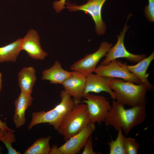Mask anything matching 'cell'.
Returning a JSON list of instances; mask_svg holds the SVG:
<instances>
[{
	"label": "cell",
	"instance_id": "cell-1",
	"mask_svg": "<svg viewBox=\"0 0 154 154\" xmlns=\"http://www.w3.org/2000/svg\"><path fill=\"white\" fill-rule=\"evenodd\" d=\"M146 115V104L126 109L124 105L113 100L104 122L106 125L116 131L121 129L127 135L132 129L144 121Z\"/></svg>",
	"mask_w": 154,
	"mask_h": 154
},
{
	"label": "cell",
	"instance_id": "cell-2",
	"mask_svg": "<svg viewBox=\"0 0 154 154\" xmlns=\"http://www.w3.org/2000/svg\"><path fill=\"white\" fill-rule=\"evenodd\" d=\"M110 84L116 101L124 106L133 107L146 104V94L148 90L142 83L137 85L112 78Z\"/></svg>",
	"mask_w": 154,
	"mask_h": 154
},
{
	"label": "cell",
	"instance_id": "cell-3",
	"mask_svg": "<svg viewBox=\"0 0 154 154\" xmlns=\"http://www.w3.org/2000/svg\"><path fill=\"white\" fill-rule=\"evenodd\" d=\"M74 101V106L64 116L56 130L63 136L65 141L90 123L87 105L80 102Z\"/></svg>",
	"mask_w": 154,
	"mask_h": 154
},
{
	"label": "cell",
	"instance_id": "cell-4",
	"mask_svg": "<svg viewBox=\"0 0 154 154\" xmlns=\"http://www.w3.org/2000/svg\"><path fill=\"white\" fill-rule=\"evenodd\" d=\"M61 101L54 108L48 111H43L32 113V119L28 126L31 129L36 125L47 123L56 130L63 118L73 107L75 101L64 90L61 91Z\"/></svg>",
	"mask_w": 154,
	"mask_h": 154
},
{
	"label": "cell",
	"instance_id": "cell-5",
	"mask_svg": "<svg viewBox=\"0 0 154 154\" xmlns=\"http://www.w3.org/2000/svg\"><path fill=\"white\" fill-rule=\"evenodd\" d=\"M80 102L87 105V110L90 123L101 125L107 118L111 106L105 97L88 93Z\"/></svg>",
	"mask_w": 154,
	"mask_h": 154
},
{
	"label": "cell",
	"instance_id": "cell-6",
	"mask_svg": "<svg viewBox=\"0 0 154 154\" xmlns=\"http://www.w3.org/2000/svg\"><path fill=\"white\" fill-rule=\"evenodd\" d=\"M107 0H88L87 2L82 5L66 2V7L70 11H82L89 14L95 25V31L98 35H103L106 32V25L102 17V7Z\"/></svg>",
	"mask_w": 154,
	"mask_h": 154
},
{
	"label": "cell",
	"instance_id": "cell-7",
	"mask_svg": "<svg viewBox=\"0 0 154 154\" xmlns=\"http://www.w3.org/2000/svg\"><path fill=\"white\" fill-rule=\"evenodd\" d=\"M112 44L106 41L101 43L98 49L95 52L87 54L77 61L70 67L73 71L80 72L86 77L94 72L96 66L102 58L106 56Z\"/></svg>",
	"mask_w": 154,
	"mask_h": 154
},
{
	"label": "cell",
	"instance_id": "cell-8",
	"mask_svg": "<svg viewBox=\"0 0 154 154\" xmlns=\"http://www.w3.org/2000/svg\"><path fill=\"white\" fill-rule=\"evenodd\" d=\"M130 17L129 15L126 23L122 31L117 35V41L113 46L109 50L106 56V58L102 62L101 64L106 65L112 61L119 58H124L129 61L133 62H138L146 57L145 54H136L129 52L126 49L124 44V39L126 33L129 27L127 23Z\"/></svg>",
	"mask_w": 154,
	"mask_h": 154
},
{
	"label": "cell",
	"instance_id": "cell-9",
	"mask_svg": "<svg viewBox=\"0 0 154 154\" xmlns=\"http://www.w3.org/2000/svg\"><path fill=\"white\" fill-rule=\"evenodd\" d=\"M126 65L115 59L106 65H99L96 67L94 72L101 76L121 78L137 84L142 83L139 78L128 70Z\"/></svg>",
	"mask_w": 154,
	"mask_h": 154
},
{
	"label": "cell",
	"instance_id": "cell-10",
	"mask_svg": "<svg viewBox=\"0 0 154 154\" xmlns=\"http://www.w3.org/2000/svg\"><path fill=\"white\" fill-rule=\"evenodd\" d=\"M95 129V124L90 123L59 147L62 154H76L84 147Z\"/></svg>",
	"mask_w": 154,
	"mask_h": 154
},
{
	"label": "cell",
	"instance_id": "cell-11",
	"mask_svg": "<svg viewBox=\"0 0 154 154\" xmlns=\"http://www.w3.org/2000/svg\"><path fill=\"white\" fill-rule=\"evenodd\" d=\"M21 48L25 51L30 57L35 60H43L48 53L42 49L40 37L37 32L33 29L28 31L22 38Z\"/></svg>",
	"mask_w": 154,
	"mask_h": 154
},
{
	"label": "cell",
	"instance_id": "cell-12",
	"mask_svg": "<svg viewBox=\"0 0 154 154\" xmlns=\"http://www.w3.org/2000/svg\"><path fill=\"white\" fill-rule=\"evenodd\" d=\"M86 77L82 73L72 72L71 76L66 79L62 85L64 90L76 101L80 102L83 98Z\"/></svg>",
	"mask_w": 154,
	"mask_h": 154
},
{
	"label": "cell",
	"instance_id": "cell-13",
	"mask_svg": "<svg viewBox=\"0 0 154 154\" xmlns=\"http://www.w3.org/2000/svg\"><path fill=\"white\" fill-rule=\"evenodd\" d=\"M112 78L100 76L92 73L89 74L86 76L83 97L90 92L99 93L102 92H105L108 93L113 100H115V94L110 84Z\"/></svg>",
	"mask_w": 154,
	"mask_h": 154
},
{
	"label": "cell",
	"instance_id": "cell-14",
	"mask_svg": "<svg viewBox=\"0 0 154 154\" xmlns=\"http://www.w3.org/2000/svg\"><path fill=\"white\" fill-rule=\"evenodd\" d=\"M33 99L31 94L21 91L20 94L14 102L15 110L13 120L17 128L25 123V112L31 106Z\"/></svg>",
	"mask_w": 154,
	"mask_h": 154
},
{
	"label": "cell",
	"instance_id": "cell-15",
	"mask_svg": "<svg viewBox=\"0 0 154 154\" xmlns=\"http://www.w3.org/2000/svg\"><path fill=\"white\" fill-rule=\"evenodd\" d=\"M154 59V52L148 57H146L136 64L132 65H126L128 70L136 76L140 80L142 83L147 87L148 90H153V86L147 79L148 74L147 70L152 61Z\"/></svg>",
	"mask_w": 154,
	"mask_h": 154
},
{
	"label": "cell",
	"instance_id": "cell-16",
	"mask_svg": "<svg viewBox=\"0 0 154 154\" xmlns=\"http://www.w3.org/2000/svg\"><path fill=\"white\" fill-rule=\"evenodd\" d=\"M72 74V72L63 69L60 62L56 60L50 68L42 72L41 79L49 81L52 84H62L63 82Z\"/></svg>",
	"mask_w": 154,
	"mask_h": 154
},
{
	"label": "cell",
	"instance_id": "cell-17",
	"mask_svg": "<svg viewBox=\"0 0 154 154\" xmlns=\"http://www.w3.org/2000/svg\"><path fill=\"white\" fill-rule=\"evenodd\" d=\"M36 70L32 66L24 67L18 74L19 86L21 91L31 94L37 80Z\"/></svg>",
	"mask_w": 154,
	"mask_h": 154
},
{
	"label": "cell",
	"instance_id": "cell-18",
	"mask_svg": "<svg viewBox=\"0 0 154 154\" xmlns=\"http://www.w3.org/2000/svg\"><path fill=\"white\" fill-rule=\"evenodd\" d=\"M22 38L17 39L13 42L0 47V63L15 62L21 50Z\"/></svg>",
	"mask_w": 154,
	"mask_h": 154
},
{
	"label": "cell",
	"instance_id": "cell-19",
	"mask_svg": "<svg viewBox=\"0 0 154 154\" xmlns=\"http://www.w3.org/2000/svg\"><path fill=\"white\" fill-rule=\"evenodd\" d=\"M51 137H41L35 142L24 152V154H48L50 147V141Z\"/></svg>",
	"mask_w": 154,
	"mask_h": 154
},
{
	"label": "cell",
	"instance_id": "cell-20",
	"mask_svg": "<svg viewBox=\"0 0 154 154\" xmlns=\"http://www.w3.org/2000/svg\"><path fill=\"white\" fill-rule=\"evenodd\" d=\"M117 138L115 140H111L108 142L110 154H125L124 148V137L122 130L119 129Z\"/></svg>",
	"mask_w": 154,
	"mask_h": 154
},
{
	"label": "cell",
	"instance_id": "cell-21",
	"mask_svg": "<svg viewBox=\"0 0 154 154\" xmlns=\"http://www.w3.org/2000/svg\"><path fill=\"white\" fill-rule=\"evenodd\" d=\"M0 141L5 145L9 154H20L21 153L17 151L12 147V143L16 141L14 132H6L1 138Z\"/></svg>",
	"mask_w": 154,
	"mask_h": 154
},
{
	"label": "cell",
	"instance_id": "cell-22",
	"mask_svg": "<svg viewBox=\"0 0 154 154\" xmlns=\"http://www.w3.org/2000/svg\"><path fill=\"white\" fill-rule=\"evenodd\" d=\"M124 148L125 154H137L139 144L134 138L124 137Z\"/></svg>",
	"mask_w": 154,
	"mask_h": 154
},
{
	"label": "cell",
	"instance_id": "cell-23",
	"mask_svg": "<svg viewBox=\"0 0 154 154\" xmlns=\"http://www.w3.org/2000/svg\"><path fill=\"white\" fill-rule=\"evenodd\" d=\"M148 4L145 6L144 13L147 19L150 22H154V0H148Z\"/></svg>",
	"mask_w": 154,
	"mask_h": 154
},
{
	"label": "cell",
	"instance_id": "cell-24",
	"mask_svg": "<svg viewBox=\"0 0 154 154\" xmlns=\"http://www.w3.org/2000/svg\"><path fill=\"white\" fill-rule=\"evenodd\" d=\"M82 154H100L101 153L97 152L93 150L92 142V136L91 135L87 140L84 147Z\"/></svg>",
	"mask_w": 154,
	"mask_h": 154
},
{
	"label": "cell",
	"instance_id": "cell-25",
	"mask_svg": "<svg viewBox=\"0 0 154 154\" xmlns=\"http://www.w3.org/2000/svg\"><path fill=\"white\" fill-rule=\"evenodd\" d=\"M66 0H60L54 2L53 8L57 13H59L66 8L64 6Z\"/></svg>",
	"mask_w": 154,
	"mask_h": 154
},
{
	"label": "cell",
	"instance_id": "cell-26",
	"mask_svg": "<svg viewBox=\"0 0 154 154\" xmlns=\"http://www.w3.org/2000/svg\"><path fill=\"white\" fill-rule=\"evenodd\" d=\"M0 129L5 132H15V131L9 128L7 126L5 122H3L0 120Z\"/></svg>",
	"mask_w": 154,
	"mask_h": 154
},
{
	"label": "cell",
	"instance_id": "cell-27",
	"mask_svg": "<svg viewBox=\"0 0 154 154\" xmlns=\"http://www.w3.org/2000/svg\"><path fill=\"white\" fill-rule=\"evenodd\" d=\"M49 154H62V152L56 145H53L51 148Z\"/></svg>",
	"mask_w": 154,
	"mask_h": 154
},
{
	"label": "cell",
	"instance_id": "cell-28",
	"mask_svg": "<svg viewBox=\"0 0 154 154\" xmlns=\"http://www.w3.org/2000/svg\"><path fill=\"white\" fill-rule=\"evenodd\" d=\"M6 132L3 130L0 129V141L1 138L5 134ZM2 148L0 145V151H1Z\"/></svg>",
	"mask_w": 154,
	"mask_h": 154
},
{
	"label": "cell",
	"instance_id": "cell-29",
	"mask_svg": "<svg viewBox=\"0 0 154 154\" xmlns=\"http://www.w3.org/2000/svg\"><path fill=\"white\" fill-rule=\"evenodd\" d=\"M2 88V74L0 72V92Z\"/></svg>",
	"mask_w": 154,
	"mask_h": 154
}]
</instances>
